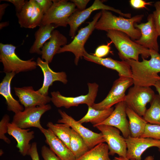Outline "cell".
<instances>
[{"label": "cell", "instance_id": "obj_6", "mask_svg": "<svg viewBox=\"0 0 160 160\" xmlns=\"http://www.w3.org/2000/svg\"><path fill=\"white\" fill-rule=\"evenodd\" d=\"M101 15V11L96 13L93 17L92 21L88 23L87 26L80 29L72 41L69 44L62 47L57 54L65 52L72 53L75 56L74 63L76 65H77L79 59L83 57L84 52L86 51L84 45L95 29V24Z\"/></svg>", "mask_w": 160, "mask_h": 160}, {"label": "cell", "instance_id": "obj_32", "mask_svg": "<svg viewBox=\"0 0 160 160\" xmlns=\"http://www.w3.org/2000/svg\"><path fill=\"white\" fill-rule=\"evenodd\" d=\"M141 137L160 140V125L148 123Z\"/></svg>", "mask_w": 160, "mask_h": 160}, {"label": "cell", "instance_id": "obj_8", "mask_svg": "<svg viewBox=\"0 0 160 160\" xmlns=\"http://www.w3.org/2000/svg\"><path fill=\"white\" fill-rule=\"evenodd\" d=\"M87 84L88 92L86 95L67 97L62 95L59 91H53L51 92V101L57 108L64 107L69 108L81 104H86L88 107H92L95 103L99 85L96 83H88Z\"/></svg>", "mask_w": 160, "mask_h": 160}, {"label": "cell", "instance_id": "obj_35", "mask_svg": "<svg viewBox=\"0 0 160 160\" xmlns=\"http://www.w3.org/2000/svg\"><path fill=\"white\" fill-rule=\"evenodd\" d=\"M41 154L44 160H61L49 148L45 145L41 148Z\"/></svg>", "mask_w": 160, "mask_h": 160}, {"label": "cell", "instance_id": "obj_34", "mask_svg": "<svg viewBox=\"0 0 160 160\" xmlns=\"http://www.w3.org/2000/svg\"><path fill=\"white\" fill-rule=\"evenodd\" d=\"M155 10L152 13L155 25L159 36H160V1L154 4Z\"/></svg>", "mask_w": 160, "mask_h": 160}, {"label": "cell", "instance_id": "obj_17", "mask_svg": "<svg viewBox=\"0 0 160 160\" xmlns=\"http://www.w3.org/2000/svg\"><path fill=\"white\" fill-rule=\"evenodd\" d=\"M14 90L19 102L25 108L43 106L51 101L50 97L42 95L37 90L35 91L32 86L15 87Z\"/></svg>", "mask_w": 160, "mask_h": 160}, {"label": "cell", "instance_id": "obj_11", "mask_svg": "<svg viewBox=\"0 0 160 160\" xmlns=\"http://www.w3.org/2000/svg\"><path fill=\"white\" fill-rule=\"evenodd\" d=\"M133 84L131 78L119 77L113 82V86L106 97L102 101L94 103L92 107L97 110L109 108L113 105L124 101L127 89Z\"/></svg>", "mask_w": 160, "mask_h": 160}, {"label": "cell", "instance_id": "obj_28", "mask_svg": "<svg viewBox=\"0 0 160 160\" xmlns=\"http://www.w3.org/2000/svg\"><path fill=\"white\" fill-rule=\"evenodd\" d=\"M109 153V149L107 144L100 143L75 160H111Z\"/></svg>", "mask_w": 160, "mask_h": 160}, {"label": "cell", "instance_id": "obj_27", "mask_svg": "<svg viewBox=\"0 0 160 160\" xmlns=\"http://www.w3.org/2000/svg\"><path fill=\"white\" fill-rule=\"evenodd\" d=\"M114 108L112 107L103 110H96L89 106L86 114L78 121L82 124L90 122L96 127L106 119L111 114Z\"/></svg>", "mask_w": 160, "mask_h": 160}, {"label": "cell", "instance_id": "obj_20", "mask_svg": "<svg viewBox=\"0 0 160 160\" xmlns=\"http://www.w3.org/2000/svg\"><path fill=\"white\" fill-rule=\"evenodd\" d=\"M83 57L87 61L95 63L116 71L118 73L119 77L132 78L131 67L125 61H118L110 57H98L88 53L86 51L84 52Z\"/></svg>", "mask_w": 160, "mask_h": 160}, {"label": "cell", "instance_id": "obj_13", "mask_svg": "<svg viewBox=\"0 0 160 160\" xmlns=\"http://www.w3.org/2000/svg\"><path fill=\"white\" fill-rule=\"evenodd\" d=\"M58 112L61 118L57 120V123L69 125L82 137L89 149L100 143L105 142L101 133H96L85 127L81 124L61 110L59 109Z\"/></svg>", "mask_w": 160, "mask_h": 160}, {"label": "cell", "instance_id": "obj_5", "mask_svg": "<svg viewBox=\"0 0 160 160\" xmlns=\"http://www.w3.org/2000/svg\"><path fill=\"white\" fill-rule=\"evenodd\" d=\"M53 4L43 17L41 25L52 24L55 28L66 27L68 18L77 9L72 2L66 0H52Z\"/></svg>", "mask_w": 160, "mask_h": 160}, {"label": "cell", "instance_id": "obj_42", "mask_svg": "<svg viewBox=\"0 0 160 160\" xmlns=\"http://www.w3.org/2000/svg\"><path fill=\"white\" fill-rule=\"evenodd\" d=\"M9 5L8 3H3L0 4V20L1 21L4 15L5 9Z\"/></svg>", "mask_w": 160, "mask_h": 160}, {"label": "cell", "instance_id": "obj_2", "mask_svg": "<svg viewBox=\"0 0 160 160\" xmlns=\"http://www.w3.org/2000/svg\"><path fill=\"white\" fill-rule=\"evenodd\" d=\"M101 15L96 23L95 29L105 31L115 30L123 32L133 40L139 39L141 36L140 31L134 25L142 20L144 15H137L130 18L113 15L109 11L101 10Z\"/></svg>", "mask_w": 160, "mask_h": 160}, {"label": "cell", "instance_id": "obj_25", "mask_svg": "<svg viewBox=\"0 0 160 160\" xmlns=\"http://www.w3.org/2000/svg\"><path fill=\"white\" fill-rule=\"evenodd\" d=\"M34 34L35 40L29 50L31 54H41V49L51 37L52 32L55 28L54 25H41Z\"/></svg>", "mask_w": 160, "mask_h": 160}, {"label": "cell", "instance_id": "obj_3", "mask_svg": "<svg viewBox=\"0 0 160 160\" xmlns=\"http://www.w3.org/2000/svg\"><path fill=\"white\" fill-rule=\"evenodd\" d=\"M107 32V37L114 44L122 60L132 59L139 61L140 55L145 59L150 56L149 49L133 41L125 33L115 30H109Z\"/></svg>", "mask_w": 160, "mask_h": 160}, {"label": "cell", "instance_id": "obj_21", "mask_svg": "<svg viewBox=\"0 0 160 160\" xmlns=\"http://www.w3.org/2000/svg\"><path fill=\"white\" fill-rule=\"evenodd\" d=\"M8 127L7 133L16 140V147L20 154L23 156L28 155L31 146L30 142L34 137V132L21 128L12 122L8 124Z\"/></svg>", "mask_w": 160, "mask_h": 160}, {"label": "cell", "instance_id": "obj_9", "mask_svg": "<svg viewBox=\"0 0 160 160\" xmlns=\"http://www.w3.org/2000/svg\"><path fill=\"white\" fill-rule=\"evenodd\" d=\"M101 9L111 11L127 18L131 17L130 13H123L119 10L104 4L100 0H95L92 5L84 10L80 11L78 9L70 17L68 24L70 26L69 35L73 39L76 36V32L79 27L90 16L93 12Z\"/></svg>", "mask_w": 160, "mask_h": 160}, {"label": "cell", "instance_id": "obj_43", "mask_svg": "<svg viewBox=\"0 0 160 160\" xmlns=\"http://www.w3.org/2000/svg\"><path fill=\"white\" fill-rule=\"evenodd\" d=\"M113 160H136L133 159H127L126 157L124 158L120 157H115ZM143 160H155L153 157L152 156H148L146 157Z\"/></svg>", "mask_w": 160, "mask_h": 160}, {"label": "cell", "instance_id": "obj_16", "mask_svg": "<svg viewBox=\"0 0 160 160\" xmlns=\"http://www.w3.org/2000/svg\"><path fill=\"white\" fill-rule=\"evenodd\" d=\"M127 146L126 158L129 159L141 160L143 152L148 148L156 147L160 152V140L149 138L133 137L125 139Z\"/></svg>", "mask_w": 160, "mask_h": 160}, {"label": "cell", "instance_id": "obj_14", "mask_svg": "<svg viewBox=\"0 0 160 160\" xmlns=\"http://www.w3.org/2000/svg\"><path fill=\"white\" fill-rule=\"evenodd\" d=\"M16 15L21 28L33 29L41 25L44 14L35 0H30Z\"/></svg>", "mask_w": 160, "mask_h": 160}, {"label": "cell", "instance_id": "obj_45", "mask_svg": "<svg viewBox=\"0 0 160 160\" xmlns=\"http://www.w3.org/2000/svg\"><path fill=\"white\" fill-rule=\"evenodd\" d=\"M156 91L158 92L159 95L160 96V81L157 82L154 85Z\"/></svg>", "mask_w": 160, "mask_h": 160}, {"label": "cell", "instance_id": "obj_22", "mask_svg": "<svg viewBox=\"0 0 160 160\" xmlns=\"http://www.w3.org/2000/svg\"><path fill=\"white\" fill-rule=\"evenodd\" d=\"M67 38L57 30H54L50 39L44 44L41 49V58L49 64L51 63L53 57L62 47L67 44Z\"/></svg>", "mask_w": 160, "mask_h": 160}, {"label": "cell", "instance_id": "obj_40", "mask_svg": "<svg viewBox=\"0 0 160 160\" xmlns=\"http://www.w3.org/2000/svg\"><path fill=\"white\" fill-rule=\"evenodd\" d=\"M28 155L30 156L32 160H40L36 142H33L31 144V148L29 151Z\"/></svg>", "mask_w": 160, "mask_h": 160}, {"label": "cell", "instance_id": "obj_18", "mask_svg": "<svg viewBox=\"0 0 160 160\" xmlns=\"http://www.w3.org/2000/svg\"><path fill=\"white\" fill-rule=\"evenodd\" d=\"M126 107L124 101L117 103L110 116L98 125H105L115 127L121 132L124 138H127L130 136V132L129 121L127 118Z\"/></svg>", "mask_w": 160, "mask_h": 160}, {"label": "cell", "instance_id": "obj_24", "mask_svg": "<svg viewBox=\"0 0 160 160\" xmlns=\"http://www.w3.org/2000/svg\"><path fill=\"white\" fill-rule=\"evenodd\" d=\"M15 74L14 72L6 73L0 84V94L6 100L7 109L15 113L24 110L23 105L13 97L11 92V82Z\"/></svg>", "mask_w": 160, "mask_h": 160}, {"label": "cell", "instance_id": "obj_4", "mask_svg": "<svg viewBox=\"0 0 160 160\" xmlns=\"http://www.w3.org/2000/svg\"><path fill=\"white\" fill-rule=\"evenodd\" d=\"M16 49V47L11 44L0 43V61L3 64L4 73L14 72L16 74L36 68L37 63L33 58L22 60L17 55Z\"/></svg>", "mask_w": 160, "mask_h": 160}, {"label": "cell", "instance_id": "obj_7", "mask_svg": "<svg viewBox=\"0 0 160 160\" xmlns=\"http://www.w3.org/2000/svg\"><path fill=\"white\" fill-rule=\"evenodd\" d=\"M155 95L150 87L134 86L129 89L124 101L127 107L143 117L147 104L152 101Z\"/></svg>", "mask_w": 160, "mask_h": 160}, {"label": "cell", "instance_id": "obj_41", "mask_svg": "<svg viewBox=\"0 0 160 160\" xmlns=\"http://www.w3.org/2000/svg\"><path fill=\"white\" fill-rule=\"evenodd\" d=\"M70 1L74 4L78 10L82 11L86 9V6L90 0H72Z\"/></svg>", "mask_w": 160, "mask_h": 160}, {"label": "cell", "instance_id": "obj_37", "mask_svg": "<svg viewBox=\"0 0 160 160\" xmlns=\"http://www.w3.org/2000/svg\"><path fill=\"white\" fill-rule=\"evenodd\" d=\"M129 2L133 8L137 9H146V5H151L153 3L152 2H147L143 0H130Z\"/></svg>", "mask_w": 160, "mask_h": 160}, {"label": "cell", "instance_id": "obj_19", "mask_svg": "<svg viewBox=\"0 0 160 160\" xmlns=\"http://www.w3.org/2000/svg\"><path fill=\"white\" fill-rule=\"evenodd\" d=\"M37 65L41 69L44 76L43 84L41 87L37 91L41 94L48 95L49 87L56 81H60L64 84L68 81L66 73L63 71L55 72L50 68L49 63L38 57L36 61Z\"/></svg>", "mask_w": 160, "mask_h": 160}, {"label": "cell", "instance_id": "obj_39", "mask_svg": "<svg viewBox=\"0 0 160 160\" xmlns=\"http://www.w3.org/2000/svg\"><path fill=\"white\" fill-rule=\"evenodd\" d=\"M5 1L12 3L15 7L16 14L20 12L23 8L26 2V0H4Z\"/></svg>", "mask_w": 160, "mask_h": 160}, {"label": "cell", "instance_id": "obj_12", "mask_svg": "<svg viewBox=\"0 0 160 160\" xmlns=\"http://www.w3.org/2000/svg\"><path fill=\"white\" fill-rule=\"evenodd\" d=\"M96 127L101 132L107 143L109 155L117 154L119 157H126L127 149L125 138L120 135L118 129L105 125H99Z\"/></svg>", "mask_w": 160, "mask_h": 160}, {"label": "cell", "instance_id": "obj_26", "mask_svg": "<svg viewBox=\"0 0 160 160\" xmlns=\"http://www.w3.org/2000/svg\"><path fill=\"white\" fill-rule=\"evenodd\" d=\"M126 112L129 119L130 136L133 137H141L148 123L143 117L127 107Z\"/></svg>", "mask_w": 160, "mask_h": 160}, {"label": "cell", "instance_id": "obj_33", "mask_svg": "<svg viewBox=\"0 0 160 160\" xmlns=\"http://www.w3.org/2000/svg\"><path fill=\"white\" fill-rule=\"evenodd\" d=\"M10 117L7 114H5L0 122V139L7 144L11 143V141L5 135L8 132V124L9 123Z\"/></svg>", "mask_w": 160, "mask_h": 160}, {"label": "cell", "instance_id": "obj_30", "mask_svg": "<svg viewBox=\"0 0 160 160\" xmlns=\"http://www.w3.org/2000/svg\"><path fill=\"white\" fill-rule=\"evenodd\" d=\"M70 147V150L76 159L79 158L89 150L82 137L71 128Z\"/></svg>", "mask_w": 160, "mask_h": 160}, {"label": "cell", "instance_id": "obj_10", "mask_svg": "<svg viewBox=\"0 0 160 160\" xmlns=\"http://www.w3.org/2000/svg\"><path fill=\"white\" fill-rule=\"evenodd\" d=\"M51 108L49 104L25 108L23 111L15 113L12 123L22 129L35 127L40 130L44 128L41 124L40 119L44 113Z\"/></svg>", "mask_w": 160, "mask_h": 160}, {"label": "cell", "instance_id": "obj_15", "mask_svg": "<svg viewBox=\"0 0 160 160\" xmlns=\"http://www.w3.org/2000/svg\"><path fill=\"white\" fill-rule=\"evenodd\" d=\"M134 27L139 30L141 33L140 38L134 41L150 50L159 52L157 39L159 36L155 28L152 13L148 15L147 22L135 23Z\"/></svg>", "mask_w": 160, "mask_h": 160}, {"label": "cell", "instance_id": "obj_29", "mask_svg": "<svg viewBox=\"0 0 160 160\" xmlns=\"http://www.w3.org/2000/svg\"><path fill=\"white\" fill-rule=\"evenodd\" d=\"M47 127L70 149V141L71 128L65 124H54L49 122Z\"/></svg>", "mask_w": 160, "mask_h": 160}, {"label": "cell", "instance_id": "obj_23", "mask_svg": "<svg viewBox=\"0 0 160 160\" xmlns=\"http://www.w3.org/2000/svg\"><path fill=\"white\" fill-rule=\"evenodd\" d=\"M40 130L44 135L45 142L49 148L61 160H75L71 150L50 130L43 128Z\"/></svg>", "mask_w": 160, "mask_h": 160}, {"label": "cell", "instance_id": "obj_46", "mask_svg": "<svg viewBox=\"0 0 160 160\" xmlns=\"http://www.w3.org/2000/svg\"><path fill=\"white\" fill-rule=\"evenodd\" d=\"M0 156H1H1L2 155V154H3L4 152L2 150V149H0Z\"/></svg>", "mask_w": 160, "mask_h": 160}, {"label": "cell", "instance_id": "obj_44", "mask_svg": "<svg viewBox=\"0 0 160 160\" xmlns=\"http://www.w3.org/2000/svg\"><path fill=\"white\" fill-rule=\"evenodd\" d=\"M9 23L8 21L1 22L0 23V30H1L4 27L9 25Z\"/></svg>", "mask_w": 160, "mask_h": 160}, {"label": "cell", "instance_id": "obj_36", "mask_svg": "<svg viewBox=\"0 0 160 160\" xmlns=\"http://www.w3.org/2000/svg\"><path fill=\"white\" fill-rule=\"evenodd\" d=\"M112 41L108 43L106 45H103L98 47L96 49L95 52L92 55L99 58H103L107 55L110 52V45L112 43Z\"/></svg>", "mask_w": 160, "mask_h": 160}, {"label": "cell", "instance_id": "obj_38", "mask_svg": "<svg viewBox=\"0 0 160 160\" xmlns=\"http://www.w3.org/2000/svg\"><path fill=\"white\" fill-rule=\"evenodd\" d=\"M40 7L44 15L48 11L53 4L51 0H35Z\"/></svg>", "mask_w": 160, "mask_h": 160}, {"label": "cell", "instance_id": "obj_31", "mask_svg": "<svg viewBox=\"0 0 160 160\" xmlns=\"http://www.w3.org/2000/svg\"><path fill=\"white\" fill-rule=\"evenodd\" d=\"M143 116L148 123L160 125V96L155 94Z\"/></svg>", "mask_w": 160, "mask_h": 160}, {"label": "cell", "instance_id": "obj_1", "mask_svg": "<svg viewBox=\"0 0 160 160\" xmlns=\"http://www.w3.org/2000/svg\"><path fill=\"white\" fill-rule=\"evenodd\" d=\"M149 53L151 58L148 60L142 57L141 62L132 59L125 60L131 67L134 86L150 87L160 81L158 75L160 73V54L151 50Z\"/></svg>", "mask_w": 160, "mask_h": 160}]
</instances>
